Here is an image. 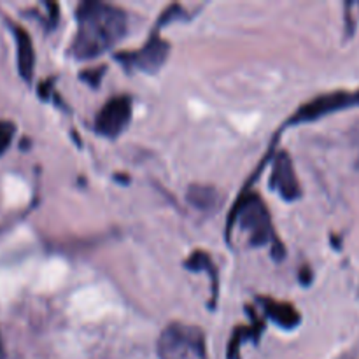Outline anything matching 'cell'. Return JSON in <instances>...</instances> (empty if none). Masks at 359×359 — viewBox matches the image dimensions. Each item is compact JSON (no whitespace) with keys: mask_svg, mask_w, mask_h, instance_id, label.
<instances>
[{"mask_svg":"<svg viewBox=\"0 0 359 359\" xmlns=\"http://www.w3.org/2000/svg\"><path fill=\"white\" fill-rule=\"evenodd\" d=\"M160 359H207L202 333L186 326H172L160 340Z\"/></svg>","mask_w":359,"mask_h":359,"instance_id":"obj_1","label":"cell"},{"mask_svg":"<svg viewBox=\"0 0 359 359\" xmlns=\"http://www.w3.org/2000/svg\"><path fill=\"white\" fill-rule=\"evenodd\" d=\"M112 297L105 287L86 286L76 291L72 298V314L77 321L93 323L111 312Z\"/></svg>","mask_w":359,"mask_h":359,"instance_id":"obj_2","label":"cell"},{"mask_svg":"<svg viewBox=\"0 0 359 359\" xmlns=\"http://www.w3.org/2000/svg\"><path fill=\"white\" fill-rule=\"evenodd\" d=\"M130 114V109H128V102L125 100H118V102H112L100 116V126L105 128L107 133H116L119 128H123V123L118 121V118H121L123 121H126Z\"/></svg>","mask_w":359,"mask_h":359,"instance_id":"obj_3","label":"cell"},{"mask_svg":"<svg viewBox=\"0 0 359 359\" xmlns=\"http://www.w3.org/2000/svg\"><path fill=\"white\" fill-rule=\"evenodd\" d=\"M14 125L9 121H0V153L7 149L11 139H13Z\"/></svg>","mask_w":359,"mask_h":359,"instance_id":"obj_5","label":"cell"},{"mask_svg":"<svg viewBox=\"0 0 359 359\" xmlns=\"http://www.w3.org/2000/svg\"><path fill=\"white\" fill-rule=\"evenodd\" d=\"M16 41H18V67L23 74L25 79H30L32 67H34V49H32L30 37L23 28L16 27Z\"/></svg>","mask_w":359,"mask_h":359,"instance_id":"obj_4","label":"cell"}]
</instances>
